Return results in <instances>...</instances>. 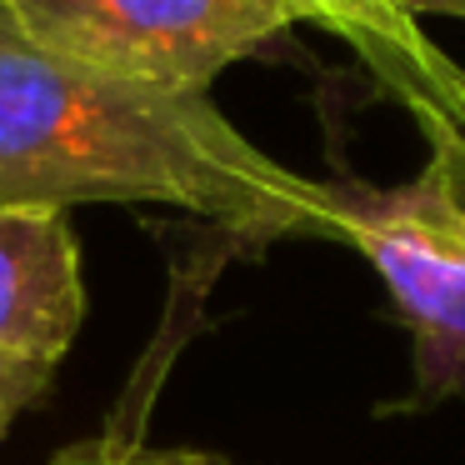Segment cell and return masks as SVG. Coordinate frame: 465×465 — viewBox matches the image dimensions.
<instances>
[{"label":"cell","instance_id":"6da1fadb","mask_svg":"<svg viewBox=\"0 0 465 465\" xmlns=\"http://www.w3.org/2000/svg\"><path fill=\"white\" fill-rule=\"evenodd\" d=\"M0 201L175 205L255 241H341L335 185L281 165L205 91L75 61L0 5Z\"/></svg>","mask_w":465,"mask_h":465},{"label":"cell","instance_id":"7a4b0ae2","mask_svg":"<svg viewBox=\"0 0 465 465\" xmlns=\"http://www.w3.org/2000/svg\"><path fill=\"white\" fill-rule=\"evenodd\" d=\"M25 35L75 61L155 81L171 91H211L225 65L265 51L301 25L295 0H0Z\"/></svg>","mask_w":465,"mask_h":465},{"label":"cell","instance_id":"3957f363","mask_svg":"<svg viewBox=\"0 0 465 465\" xmlns=\"http://www.w3.org/2000/svg\"><path fill=\"white\" fill-rule=\"evenodd\" d=\"M335 205L341 241L375 265L420 341V385H455L465 375V211L430 165L391 191L341 181Z\"/></svg>","mask_w":465,"mask_h":465},{"label":"cell","instance_id":"277c9868","mask_svg":"<svg viewBox=\"0 0 465 465\" xmlns=\"http://www.w3.org/2000/svg\"><path fill=\"white\" fill-rule=\"evenodd\" d=\"M81 321L85 281L71 211L0 201V361L55 371Z\"/></svg>","mask_w":465,"mask_h":465},{"label":"cell","instance_id":"5b68a950","mask_svg":"<svg viewBox=\"0 0 465 465\" xmlns=\"http://www.w3.org/2000/svg\"><path fill=\"white\" fill-rule=\"evenodd\" d=\"M295 5L311 25H321L335 41L351 45L361 55V65L375 75V85L395 105H405L411 121L420 111H430L465 71L425 41L420 21L405 15L401 0H295Z\"/></svg>","mask_w":465,"mask_h":465},{"label":"cell","instance_id":"8992f818","mask_svg":"<svg viewBox=\"0 0 465 465\" xmlns=\"http://www.w3.org/2000/svg\"><path fill=\"white\" fill-rule=\"evenodd\" d=\"M415 125H420L425 145H430V161L425 165L440 175L445 195L465 211V71L430 111L415 115Z\"/></svg>","mask_w":465,"mask_h":465},{"label":"cell","instance_id":"52a82bcc","mask_svg":"<svg viewBox=\"0 0 465 465\" xmlns=\"http://www.w3.org/2000/svg\"><path fill=\"white\" fill-rule=\"evenodd\" d=\"M55 465H231L211 450H165V445L125 440V435H91L55 455Z\"/></svg>","mask_w":465,"mask_h":465},{"label":"cell","instance_id":"ba28073f","mask_svg":"<svg viewBox=\"0 0 465 465\" xmlns=\"http://www.w3.org/2000/svg\"><path fill=\"white\" fill-rule=\"evenodd\" d=\"M55 371H41V365H11L0 361V435L11 430V420L25 411V405L35 401V395L51 385Z\"/></svg>","mask_w":465,"mask_h":465},{"label":"cell","instance_id":"9c48e42d","mask_svg":"<svg viewBox=\"0 0 465 465\" xmlns=\"http://www.w3.org/2000/svg\"><path fill=\"white\" fill-rule=\"evenodd\" d=\"M405 15L425 21V15H450V21H465V0H401Z\"/></svg>","mask_w":465,"mask_h":465}]
</instances>
